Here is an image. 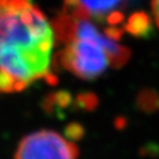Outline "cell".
<instances>
[{
  "instance_id": "cell-6",
  "label": "cell",
  "mask_w": 159,
  "mask_h": 159,
  "mask_svg": "<svg viewBox=\"0 0 159 159\" xmlns=\"http://www.w3.org/2000/svg\"><path fill=\"white\" fill-rule=\"evenodd\" d=\"M75 104H77L80 108L92 111V110L97 106L98 99H97V97L94 96L93 93H84V94L78 96Z\"/></svg>"
},
{
  "instance_id": "cell-4",
  "label": "cell",
  "mask_w": 159,
  "mask_h": 159,
  "mask_svg": "<svg viewBox=\"0 0 159 159\" xmlns=\"http://www.w3.org/2000/svg\"><path fill=\"white\" fill-rule=\"evenodd\" d=\"M124 30L137 38H148L152 34V23L148 13L143 11L134 12L125 23Z\"/></svg>"
},
{
  "instance_id": "cell-7",
  "label": "cell",
  "mask_w": 159,
  "mask_h": 159,
  "mask_svg": "<svg viewBox=\"0 0 159 159\" xmlns=\"http://www.w3.org/2000/svg\"><path fill=\"white\" fill-rule=\"evenodd\" d=\"M84 137V127L77 123L70 124L65 130V138L68 139L70 142H77L80 140Z\"/></svg>"
},
{
  "instance_id": "cell-3",
  "label": "cell",
  "mask_w": 159,
  "mask_h": 159,
  "mask_svg": "<svg viewBox=\"0 0 159 159\" xmlns=\"http://www.w3.org/2000/svg\"><path fill=\"white\" fill-rule=\"evenodd\" d=\"M81 8L91 19L105 21L106 18L116 11H119L120 6L125 0H77Z\"/></svg>"
},
{
  "instance_id": "cell-5",
  "label": "cell",
  "mask_w": 159,
  "mask_h": 159,
  "mask_svg": "<svg viewBox=\"0 0 159 159\" xmlns=\"http://www.w3.org/2000/svg\"><path fill=\"white\" fill-rule=\"evenodd\" d=\"M137 105L144 112H156L159 110V93L153 90H143L137 98Z\"/></svg>"
},
{
  "instance_id": "cell-8",
  "label": "cell",
  "mask_w": 159,
  "mask_h": 159,
  "mask_svg": "<svg viewBox=\"0 0 159 159\" xmlns=\"http://www.w3.org/2000/svg\"><path fill=\"white\" fill-rule=\"evenodd\" d=\"M151 6H152V13H153L156 24L158 25L159 27V0H152L151 1Z\"/></svg>"
},
{
  "instance_id": "cell-2",
  "label": "cell",
  "mask_w": 159,
  "mask_h": 159,
  "mask_svg": "<svg viewBox=\"0 0 159 159\" xmlns=\"http://www.w3.org/2000/svg\"><path fill=\"white\" fill-rule=\"evenodd\" d=\"M78 148L50 130L30 133L20 142L14 159H77Z\"/></svg>"
},
{
  "instance_id": "cell-1",
  "label": "cell",
  "mask_w": 159,
  "mask_h": 159,
  "mask_svg": "<svg viewBox=\"0 0 159 159\" xmlns=\"http://www.w3.org/2000/svg\"><path fill=\"white\" fill-rule=\"evenodd\" d=\"M53 26L32 0H0V93L57 81Z\"/></svg>"
}]
</instances>
